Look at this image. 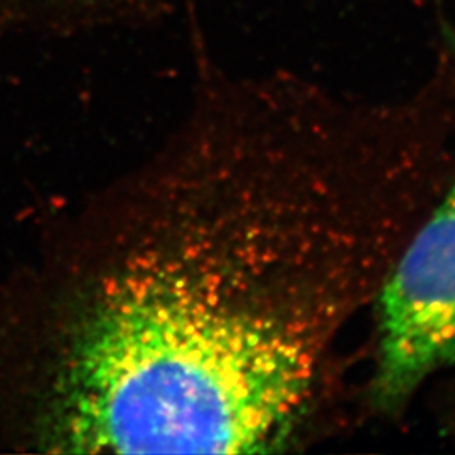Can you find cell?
Returning a JSON list of instances; mask_svg holds the SVG:
<instances>
[{"instance_id":"6da1fadb","label":"cell","mask_w":455,"mask_h":455,"mask_svg":"<svg viewBox=\"0 0 455 455\" xmlns=\"http://www.w3.org/2000/svg\"><path fill=\"white\" fill-rule=\"evenodd\" d=\"M323 361L260 263L201 216L98 283L66 334L46 439L92 454L272 452L307 413Z\"/></svg>"},{"instance_id":"7a4b0ae2","label":"cell","mask_w":455,"mask_h":455,"mask_svg":"<svg viewBox=\"0 0 455 455\" xmlns=\"http://www.w3.org/2000/svg\"><path fill=\"white\" fill-rule=\"evenodd\" d=\"M455 361V180L379 292L376 402L398 407Z\"/></svg>"},{"instance_id":"3957f363","label":"cell","mask_w":455,"mask_h":455,"mask_svg":"<svg viewBox=\"0 0 455 455\" xmlns=\"http://www.w3.org/2000/svg\"><path fill=\"white\" fill-rule=\"evenodd\" d=\"M178 0H0V36H71L167 16Z\"/></svg>"}]
</instances>
